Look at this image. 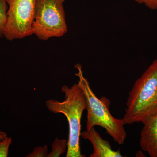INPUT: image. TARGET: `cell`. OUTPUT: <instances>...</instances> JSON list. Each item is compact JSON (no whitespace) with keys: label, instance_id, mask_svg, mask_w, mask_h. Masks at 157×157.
Wrapping results in <instances>:
<instances>
[{"label":"cell","instance_id":"8fae6325","mask_svg":"<svg viewBox=\"0 0 157 157\" xmlns=\"http://www.w3.org/2000/svg\"><path fill=\"white\" fill-rule=\"evenodd\" d=\"M48 146L37 147L34 149L32 152L29 154L27 157H48Z\"/></svg>","mask_w":157,"mask_h":157},{"label":"cell","instance_id":"ba28073f","mask_svg":"<svg viewBox=\"0 0 157 157\" xmlns=\"http://www.w3.org/2000/svg\"><path fill=\"white\" fill-rule=\"evenodd\" d=\"M67 144L68 140L66 139L56 138L52 144V151L48 154V157H60L66 151Z\"/></svg>","mask_w":157,"mask_h":157},{"label":"cell","instance_id":"3957f363","mask_svg":"<svg viewBox=\"0 0 157 157\" xmlns=\"http://www.w3.org/2000/svg\"><path fill=\"white\" fill-rule=\"evenodd\" d=\"M61 91L65 94L62 102L50 99L45 105L48 110L54 114L62 113L67 119L69 126L67 157H84L80 150L81 120L82 113L86 109V100L83 90L78 83L69 87L64 85Z\"/></svg>","mask_w":157,"mask_h":157},{"label":"cell","instance_id":"30bf717a","mask_svg":"<svg viewBox=\"0 0 157 157\" xmlns=\"http://www.w3.org/2000/svg\"><path fill=\"white\" fill-rule=\"evenodd\" d=\"M12 143L11 137H7L0 141V157H7L9 154V147Z\"/></svg>","mask_w":157,"mask_h":157},{"label":"cell","instance_id":"52a82bcc","mask_svg":"<svg viewBox=\"0 0 157 157\" xmlns=\"http://www.w3.org/2000/svg\"><path fill=\"white\" fill-rule=\"evenodd\" d=\"M82 137L89 140L94 149L90 157H122L119 150L115 151L112 149L109 141L103 139L94 128L81 133Z\"/></svg>","mask_w":157,"mask_h":157},{"label":"cell","instance_id":"4fadbf2b","mask_svg":"<svg viewBox=\"0 0 157 157\" xmlns=\"http://www.w3.org/2000/svg\"><path fill=\"white\" fill-rule=\"evenodd\" d=\"M8 137L7 134L5 132L0 131V140H3Z\"/></svg>","mask_w":157,"mask_h":157},{"label":"cell","instance_id":"8992f818","mask_svg":"<svg viewBox=\"0 0 157 157\" xmlns=\"http://www.w3.org/2000/svg\"><path fill=\"white\" fill-rule=\"evenodd\" d=\"M140 145L151 157H157V113L142 123Z\"/></svg>","mask_w":157,"mask_h":157},{"label":"cell","instance_id":"5b68a950","mask_svg":"<svg viewBox=\"0 0 157 157\" xmlns=\"http://www.w3.org/2000/svg\"><path fill=\"white\" fill-rule=\"evenodd\" d=\"M8 5L4 37L9 41L31 36L36 0H6Z\"/></svg>","mask_w":157,"mask_h":157},{"label":"cell","instance_id":"7c38bea8","mask_svg":"<svg viewBox=\"0 0 157 157\" xmlns=\"http://www.w3.org/2000/svg\"><path fill=\"white\" fill-rule=\"evenodd\" d=\"M135 1L138 4H144L151 10L157 9V0H135Z\"/></svg>","mask_w":157,"mask_h":157},{"label":"cell","instance_id":"277c9868","mask_svg":"<svg viewBox=\"0 0 157 157\" xmlns=\"http://www.w3.org/2000/svg\"><path fill=\"white\" fill-rule=\"evenodd\" d=\"M65 0H36L31 34L46 41L63 36L67 26L63 4Z\"/></svg>","mask_w":157,"mask_h":157},{"label":"cell","instance_id":"9c48e42d","mask_svg":"<svg viewBox=\"0 0 157 157\" xmlns=\"http://www.w3.org/2000/svg\"><path fill=\"white\" fill-rule=\"evenodd\" d=\"M8 9V5L6 0H0V38L4 37Z\"/></svg>","mask_w":157,"mask_h":157},{"label":"cell","instance_id":"7a4b0ae2","mask_svg":"<svg viewBox=\"0 0 157 157\" xmlns=\"http://www.w3.org/2000/svg\"><path fill=\"white\" fill-rule=\"evenodd\" d=\"M78 72L75 75L78 77V83L85 96L87 110L86 130L98 126L105 129L115 142L122 145L127 138V133L123 121L113 117L109 111L110 101L105 97L98 98L90 86L87 79L84 77L82 67L79 64L75 65Z\"/></svg>","mask_w":157,"mask_h":157},{"label":"cell","instance_id":"6da1fadb","mask_svg":"<svg viewBox=\"0 0 157 157\" xmlns=\"http://www.w3.org/2000/svg\"><path fill=\"white\" fill-rule=\"evenodd\" d=\"M124 124L143 123L157 113V59L135 81L127 98Z\"/></svg>","mask_w":157,"mask_h":157}]
</instances>
